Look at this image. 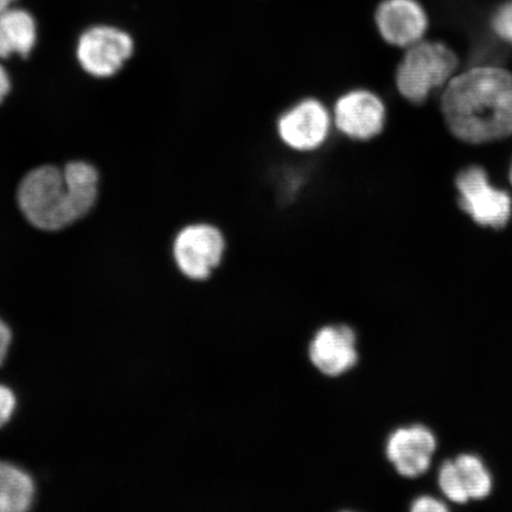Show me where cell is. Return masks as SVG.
Wrapping results in <instances>:
<instances>
[{
  "instance_id": "cell-9",
  "label": "cell",
  "mask_w": 512,
  "mask_h": 512,
  "mask_svg": "<svg viewBox=\"0 0 512 512\" xmlns=\"http://www.w3.org/2000/svg\"><path fill=\"white\" fill-rule=\"evenodd\" d=\"M133 47L132 38L125 31L100 25L83 32L76 53L88 74L110 78L130 59Z\"/></svg>"
},
{
  "instance_id": "cell-6",
  "label": "cell",
  "mask_w": 512,
  "mask_h": 512,
  "mask_svg": "<svg viewBox=\"0 0 512 512\" xmlns=\"http://www.w3.org/2000/svg\"><path fill=\"white\" fill-rule=\"evenodd\" d=\"M456 185L459 206L473 222L494 230L507 227L512 214L511 197L490 183L483 168H466L457 176Z\"/></svg>"
},
{
  "instance_id": "cell-8",
  "label": "cell",
  "mask_w": 512,
  "mask_h": 512,
  "mask_svg": "<svg viewBox=\"0 0 512 512\" xmlns=\"http://www.w3.org/2000/svg\"><path fill=\"white\" fill-rule=\"evenodd\" d=\"M438 438L421 422L400 427L388 439L386 452L396 472L408 480H418L432 470Z\"/></svg>"
},
{
  "instance_id": "cell-15",
  "label": "cell",
  "mask_w": 512,
  "mask_h": 512,
  "mask_svg": "<svg viewBox=\"0 0 512 512\" xmlns=\"http://www.w3.org/2000/svg\"><path fill=\"white\" fill-rule=\"evenodd\" d=\"M439 495L451 505V512L470 502L462 477L453 459H446L435 470Z\"/></svg>"
},
{
  "instance_id": "cell-22",
  "label": "cell",
  "mask_w": 512,
  "mask_h": 512,
  "mask_svg": "<svg viewBox=\"0 0 512 512\" xmlns=\"http://www.w3.org/2000/svg\"><path fill=\"white\" fill-rule=\"evenodd\" d=\"M510 181H511V184H512V165H511V170H510Z\"/></svg>"
},
{
  "instance_id": "cell-13",
  "label": "cell",
  "mask_w": 512,
  "mask_h": 512,
  "mask_svg": "<svg viewBox=\"0 0 512 512\" xmlns=\"http://www.w3.org/2000/svg\"><path fill=\"white\" fill-rule=\"evenodd\" d=\"M34 479L18 466L0 462V512H23L35 501Z\"/></svg>"
},
{
  "instance_id": "cell-1",
  "label": "cell",
  "mask_w": 512,
  "mask_h": 512,
  "mask_svg": "<svg viewBox=\"0 0 512 512\" xmlns=\"http://www.w3.org/2000/svg\"><path fill=\"white\" fill-rule=\"evenodd\" d=\"M441 112L462 142L483 144L512 136V75L496 66L473 67L447 83Z\"/></svg>"
},
{
  "instance_id": "cell-10",
  "label": "cell",
  "mask_w": 512,
  "mask_h": 512,
  "mask_svg": "<svg viewBox=\"0 0 512 512\" xmlns=\"http://www.w3.org/2000/svg\"><path fill=\"white\" fill-rule=\"evenodd\" d=\"M428 22L419 0H382L374 14L375 28L382 41L405 50L424 40Z\"/></svg>"
},
{
  "instance_id": "cell-3",
  "label": "cell",
  "mask_w": 512,
  "mask_h": 512,
  "mask_svg": "<svg viewBox=\"0 0 512 512\" xmlns=\"http://www.w3.org/2000/svg\"><path fill=\"white\" fill-rule=\"evenodd\" d=\"M458 57L445 43L422 40L405 50L396 67L394 82L401 98L421 105L453 78Z\"/></svg>"
},
{
  "instance_id": "cell-11",
  "label": "cell",
  "mask_w": 512,
  "mask_h": 512,
  "mask_svg": "<svg viewBox=\"0 0 512 512\" xmlns=\"http://www.w3.org/2000/svg\"><path fill=\"white\" fill-rule=\"evenodd\" d=\"M357 339L347 325H331L320 329L310 344L309 356L320 373L337 377L356 366Z\"/></svg>"
},
{
  "instance_id": "cell-17",
  "label": "cell",
  "mask_w": 512,
  "mask_h": 512,
  "mask_svg": "<svg viewBox=\"0 0 512 512\" xmlns=\"http://www.w3.org/2000/svg\"><path fill=\"white\" fill-rule=\"evenodd\" d=\"M411 512H451V505L444 498L433 494L416 496L409 507Z\"/></svg>"
},
{
  "instance_id": "cell-20",
  "label": "cell",
  "mask_w": 512,
  "mask_h": 512,
  "mask_svg": "<svg viewBox=\"0 0 512 512\" xmlns=\"http://www.w3.org/2000/svg\"><path fill=\"white\" fill-rule=\"evenodd\" d=\"M11 89V81L8 72H6L5 68L0 64V104L4 101L6 96H8Z\"/></svg>"
},
{
  "instance_id": "cell-21",
  "label": "cell",
  "mask_w": 512,
  "mask_h": 512,
  "mask_svg": "<svg viewBox=\"0 0 512 512\" xmlns=\"http://www.w3.org/2000/svg\"><path fill=\"white\" fill-rule=\"evenodd\" d=\"M15 3V0H0V14L2 12L11 8L12 4Z\"/></svg>"
},
{
  "instance_id": "cell-7",
  "label": "cell",
  "mask_w": 512,
  "mask_h": 512,
  "mask_svg": "<svg viewBox=\"0 0 512 512\" xmlns=\"http://www.w3.org/2000/svg\"><path fill=\"white\" fill-rule=\"evenodd\" d=\"M226 247V238L213 224H190L176 236L174 258L185 277L202 281L221 265Z\"/></svg>"
},
{
  "instance_id": "cell-19",
  "label": "cell",
  "mask_w": 512,
  "mask_h": 512,
  "mask_svg": "<svg viewBox=\"0 0 512 512\" xmlns=\"http://www.w3.org/2000/svg\"><path fill=\"white\" fill-rule=\"evenodd\" d=\"M11 341L12 332L8 324L0 319V366L4 363L6 356H8Z\"/></svg>"
},
{
  "instance_id": "cell-5",
  "label": "cell",
  "mask_w": 512,
  "mask_h": 512,
  "mask_svg": "<svg viewBox=\"0 0 512 512\" xmlns=\"http://www.w3.org/2000/svg\"><path fill=\"white\" fill-rule=\"evenodd\" d=\"M331 112L338 133L355 143H369L379 138L388 120L386 102L366 87L343 92Z\"/></svg>"
},
{
  "instance_id": "cell-18",
  "label": "cell",
  "mask_w": 512,
  "mask_h": 512,
  "mask_svg": "<svg viewBox=\"0 0 512 512\" xmlns=\"http://www.w3.org/2000/svg\"><path fill=\"white\" fill-rule=\"evenodd\" d=\"M17 400L14 392L0 384V428L8 424L16 411Z\"/></svg>"
},
{
  "instance_id": "cell-4",
  "label": "cell",
  "mask_w": 512,
  "mask_h": 512,
  "mask_svg": "<svg viewBox=\"0 0 512 512\" xmlns=\"http://www.w3.org/2000/svg\"><path fill=\"white\" fill-rule=\"evenodd\" d=\"M334 128L330 108L315 96H305L294 102L275 121V132L281 144L297 153L322 149Z\"/></svg>"
},
{
  "instance_id": "cell-12",
  "label": "cell",
  "mask_w": 512,
  "mask_h": 512,
  "mask_svg": "<svg viewBox=\"0 0 512 512\" xmlns=\"http://www.w3.org/2000/svg\"><path fill=\"white\" fill-rule=\"evenodd\" d=\"M36 41L37 25L28 11L10 8L0 14V59L27 57Z\"/></svg>"
},
{
  "instance_id": "cell-14",
  "label": "cell",
  "mask_w": 512,
  "mask_h": 512,
  "mask_svg": "<svg viewBox=\"0 0 512 512\" xmlns=\"http://www.w3.org/2000/svg\"><path fill=\"white\" fill-rule=\"evenodd\" d=\"M462 477L470 502L488 498L494 489V477L484 460L473 453H462L453 459Z\"/></svg>"
},
{
  "instance_id": "cell-16",
  "label": "cell",
  "mask_w": 512,
  "mask_h": 512,
  "mask_svg": "<svg viewBox=\"0 0 512 512\" xmlns=\"http://www.w3.org/2000/svg\"><path fill=\"white\" fill-rule=\"evenodd\" d=\"M491 25L495 34L512 47V2L505 3L496 10Z\"/></svg>"
},
{
  "instance_id": "cell-2",
  "label": "cell",
  "mask_w": 512,
  "mask_h": 512,
  "mask_svg": "<svg viewBox=\"0 0 512 512\" xmlns=\"http://www.w3.org/2000/svg\"><path fill=\"white\" fill-rule=\"evenodd\" d=\"M98 184V171L86 162H72L63 169L41 166L19 185V208L32 226L60 230L93 208Z\"/></svg>"
}]
</instances>
